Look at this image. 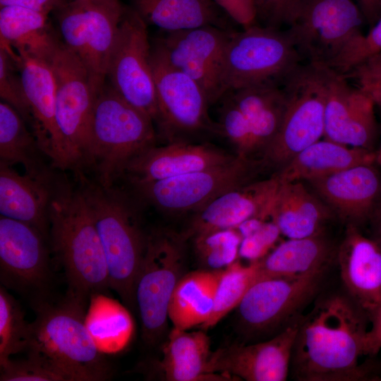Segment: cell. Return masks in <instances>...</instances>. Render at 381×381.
<instances>
[{"label":"cell","instance_id":"12","mask_svg":"<svg viewBox=\"0 0 381 381\" xmlns=\"http://www.w3.org/2000/svg\"><path fill=\"white\" fill-rule=\"evenodd\" d=\"M49 240L27 223L0 217V282L33 309L55 298Z\"/></svg>","mask_w":381,"mask_h":381},{"label":"cell","instance_id":"20","mask_svg":"<svg viewBox=\"0 0 381 381\" xmlns=\"http://www.w3.org/2000/svg\"><path fill=\"white\" fill-rule=\"evenodd\" d=\"M16 64L30 111V126L42 151L51 160L52 167L68 169L56 125V84L49 63L18 55Z\"/></svg>","mask_w":381,"mask_h":381},{"label":"cell","instance_id":"27","mask_svg":"<svg viewBox=\"0 0 381 381\" xmlns=\"http://www.w3.org/2000/svg\"><path fill=\"white\" fill-rule=\"evenodd\" d=\"M338 244L326 232L288 238L258 260L259 279L298 277L331 267L336 262Z\"/></svg>","mask_w":381,"mask_h":381},{"label":"cell","instance_id":"31","mask_svg":"<svg viewBox=\"0 0 381 381\" xmlns=\"http://www.w3.org/2000/svg\"><path fill=\"white\" fill-rule=\"evenodd\" d=\"M84 4L88 51L86 68L94 87L99 91L105 84L109 62L126 6L120 0Z\"/></svg>","mask_w":381,"mask_h":381},{"label":"cell","instance_id":"49","mask_svg":"<svg viewBox=\"0 0 381 381\" xmlns=\"http://www.w3.org/2000/svg\"><path fill=\"white\" fill-rule=\"evenodd\" d=\"M361 11L370 21H374L381 13V0H357Z\"/></svg>","mask_w":381,"mask_h":381},{"label":"cell","instance_id":"14","mask_svg":"<svg viewBox=\"0 0 381 381\" xmlns=\"http://www.w3.org/2000/svg\"><path fill=\"white\" fill-rule=\"evenodd\" d=\"M262 170L258 160L237 156L222 165L132 186L142 200L161 211L195 212L226 190L253 181Z\"/></svg>","mask_w":381,"mask_h":381},{"label":"cell","instance_id":"28","mask_svg":"<svg viewBox=\"0 0 381 381\" xmlns=\"http://www.w3.org/2000/svg\"><path fill=\"white\" fill-rule=\"evenodd\" d=\"M376 152L344 145L327 139L318 140L292 158L273 174L280 183L308 181L361 164H373Z\"/></svg>","mask_w":381,"mask_h":381},{"label":"cell","instance_id":"15","mask_svg":"<svg viewBox=\"0 0 381 381\" xmlns=\"http://www.w3.org/2000/svg\"><path fill=\"white\" fill-rule=\"evenodd\" d=\"M147 25L130 6H126L109 62L107 78L110 85L123 99L155 123L157 104L152 45Z\"/></svg>","mask_w":381,"mask_h":381},{"label":"cell","instance_id":"53","mask_svg":"<svg viewBox=\"0 0 381 381\" xmlns=\"http://www.w3.org/2000/svg\"><path fill=\"white\" fill-rule=\"evenodd\" d=\"M79 1H84V2H95V1H103V0H79Z\"/></svg>","mask_w":381,"mask_h":381},{"label":"cell","instance_id":"38","mask_svg":"<svg viewBox=\"0 0 381 381\" xmlns=\"http://www.w3.org/2000/svg\"><path fill=\"white\" fill-rule=\"evenodd\" d=\"M191 238L195 254L203 269H224L238 260L242 237L236 229L208 231Z\"/></svg>","mask_w":381,"mask_h":381},{"label":"cell","instance_id":"36","mask_svg":"<svg viewBox=\"0 0 381 381\" xmlns=\"http://www.w3.org/2000/svg\"><path fill=\"white\" fill-rule=\"evenodd\" d=\"M260 279L258 261L244 265L236 260L226 267L219 281L214 306L209 319L201 327L213 328L229 312L238 306L249 288Z\"/></svg>","mask_w":381,"mask_h":381},{"label":"cell","instance_id":"48","mask_svg":"<svg viewBox=\"0 0 381 381\" xmlns=\"http://www.w3.org/2000/svg\"><path fill=\"white\" fill-rule=\"evenodd\" d=\"M67 3V0H0V7L17 6L49 14Z\"/></svg>","mask_w":381,"mask_h":381},{"label":"cell","instance_id":"47","mask_svg":"<svg viewBox=\"0 0 381 381\" xmlns=\"http://www.w3.org/2000/svg\"><path fill=\"white\" fill-rule=\"evenodd\" d=\"M345 77L355 78L359 84L381 83V52L356 66Z\"/></svg>","mask_w":381,"mask_h":381},{"label":"cell","instance_id":"13","mask_svg":"<svg viewBox=\"0 0 381 381\" xmlns=\"http://www.w3.org/2000/svg\"><path fill=\"white\" fill-rule=\"evenodd\" d=\"M152 65L157 104V135L167 143L193 142L203 135H218L216 121L208 111L210 104L200 85L171 66L153 45Z\"/></svg>","mask_w":381,"mask_h":381},{"label":"cell","instance_id":"10","mask_svg":"<svg viewBox=\"0 0 381 381\" xmlns=\"http://www.w3.org/2000/svg\"><path fill=\"white\" fill-rule=\"evenodd\" d=\"M301 60L285 31L256 23L231 30L224 57L222 96L250 85L282 83Z\"/></svg>","mask_w":381,"mask_h":381},{"label":"cell","instance_id":"26","mask_svg":"<svg viewBox=\"0 0 381 381\" xmlns=\"http://www.w3.org/2000/svg\"><path fill=\"white\" fill-rule=\"evenodd\" d=\"M334 217L331 209L303 181L280 183L270 213L281 234L288 238L326 232L327 224Z\"/></svg>","mask_w":381,"mask_h":381},{"label":"cell","instance_id":"37","mask_svg":"<svg viewBox=\"0 0 381 381\" xmlns=\"http://www.w3.org/2000/svg\"><path fill=\"white\" fill-rule=\"evenodd\" d=\"M30 322L25 320L19 302L7 289L0 288V365L12 355L24 352L29 339Z\"/></svg>","mask_w":381,"mask_h":381},{"label":"cell","instance_id":"41","mask_svg":"<svg viewBox=\"0 0 381 381\" xmlns=\"http://www.w3.org/2000/svg\"><path fill=\"white\" fill-rule=\"evenodd\" d=\"M16 63L8 52L0 47V97L13 107L30 124L31 115L20 75L14 67Z\"/></svg>","mask_w":381,"mask_h":381},{"label":"cell","instance_id":"46","mask_svg":"<svg viewBox=\"0 0 381 381\" xmlns=\"http://www.w3.org/2000/svg\"><path fill=\"white\" fill-rule=\"evenodd\" d=\"M369 325L364 343V356L375 357L381 350V303L368 316Z\"/></svg>","mask_w":381,"mask_h":381},{"label":"cell","instance_id":"17","mask_svg":"<svg viewBox=\"0 0 381 381\" xmlns=\"http://www.w3.org/2000/svg\"><path fill=\"white\" fill-rule=\"evenodd\" d=\"M300 320L270 339L212 351L207 374L216 380H222L219 374L246 381L286 380Z\"/></svg>","mask_w":381,"mask_h":381},{"label":"cell","instance_id":"50","mask_svg":"<svg viewBox=\"0 0 381 381\" xmlns=\"http://www.w3.org/2000/svg\"><path fill=\"white\" fill-rule=\"evenodd\" d=\"M359 85V87L372 98L375 105L381 108V83H366Z\"/></svg>","mask_w":381,"mask_h":381},{"label":"cell","instance_id":"18","mask_svg":"<svg viewBox=\"0 0 381 381\" xmlns=\"http://www.w3.org/2000/svg\"><path fill=\"white\" fill-rule=\"evenodd\" d=\"M331 70L325 109V139L373 151L377 128L375 102L361 87Z\"/></svg>","mask_w":381,"mask_h":381},{"label":"cell","instance_id":"44","mask_svg":"<svg viewBox=\"0 0 381 381\" xmlns=\"http://www.w3.org/2000/svg\"><path fill=\"white\" fill-rule=\"evenodd\" d=\"M294 0H253L256 21L267 27L278 28Z\"/></svg>","mask_w":381,"mask_h":381},{"label":"cell","instance_id":"33","mask_svg":"<svg viewBox=\"0 0 381 381\" xmlns=\"http://www.w3.org/2000/svg\"><path fill=\"white\" fill-rule=\"evenodd\" d=\"M224 269H201L186 272L181 277L168 308V316L173 327L190 329L207 322L212 313L217 287Z\"/></svg>","mask_w":381,"mask_h":381},{"label":"cell","instance_id":"30","mask_svg":"<svg viewBox=\"0 0 381 381\" xmlns=\"http://www.w3.org/2000/svg\"><path fill=\"white\" fill-rule=\"evenodd\" d=\"M130 6L147 25L162 32L203 26L226 30L231 18L213 0H129Z\"/></svg>","mask_w":381,"mask_h":381},{"label":"cell","instance_id":"21","mask_svg":"<svg viewBox=\"0 0 381 381\" xmlns=\"http://www.w3.org/2000/svg\"><path fill=\"white\" fill-rule=\"evenodd\" d=\"M306 182L346 226L360 227L377 211L381 180L373 164L354 166Z\"/></svg>","mask_w":381,"mask_h":381},{"label":"cell","instance_id":"39","mask_svg":"<svg viewBox=\"0 0 381 381\" xmlns=\"http://www.w3.org/2000/svg\"><path fill=\"white\" fill-rule=\"evenodd\" d=\"M54 13L56 14L63 43L86 67L88 51L84 2L73 0Z\"/></svg>","mask_w":381,"mask_h":381},{"label":"cell","instance_id":"11","mask_svg":"<svg viewBox=\"0 0 381 381\" xmlns=\"http://www.w3.org/2000/svg\"><path fill=\"white\" fill-rule=\"evenodd\" d=\"M56 84V121L68 169L91 167L90 126L99 91L88 70L63 42L49 62Z\"/></svg>","mask_w":381,"mask_h":381},{"label":"cell","instance_id":"32","mask_svg":"<svg viewBox=\"0 0 381 381\" xmlns=\"http://www.w3.org/2000/svg\"><path fill=\"white\" fill-rule=\"evenodd\" d=\"M211 353L205 330L188 332L173 327L163 345L157 369L167 381L212 380L206 373Z\"/></svg>","mask_w":381,"mask_h":381},{"label":"cell","instance_id":"2","mask_svg":"<svg viewBox=\"0 0 381 381\" xmlns=\"http://www.w3.org/2000/svg\"><path fill=\"white\" fill-rule=\"evenodd\" d=\"M89 301L66 292L34 308L25 353L58 381L109 379L111 368L95 345L85 324Z\"/></svg>","mask_w":381,"mask_h":381},{"label":"cell","instance_id":"8","mask_svg":"<svg viewBox=\"0 0 381 381\" xmlns=\"http://www.w3.org/2000/svg\"><path fill=\"white\" fill-rule=\"evenodd\" d=\"M331 267L255 282L236 307L238 325L246 339L255 342L270 339L299 320L325 289Z\"/></svg>","mask_w":381,"mask_h":381},{"label":"cell","instance_id":"51","mask_svg":"<svg viewBox=\"0 0 381 381\" xmlns=\"http://www.w3.org/2000/svg\"><path fill=\"white\" fill-rule=\"evenodd\" d=\"M370 220L373 226V236L371 238H373L381 248V210L380 212L376 211Z\"/></svg>","mask_w":381,"mask_h":381},{"label":"cell","instance_id":"35","mask_svg":"<svg viewBox=\"0 0 381 381\" xmlns=\"http://www.w3.org/2000/svg\"><path fill=\"white\" fill-rule=\"evenodd\" d=\"M85 324L97 349L104 354L125 349L134 331L133 320L126 307L102 293L90 296Z\"/></svg>","mask_w":381,"mask_h":381},{"label":"cell","instance_id":"43","mask_svg":"<svg viewBox=\"0 0 381 381\" xmlns=\"http://www.w3.org/2000/svg\"><path fill=\"white\" fill-rule=\"evenodd\" d=\"M1 366V381H58L51 372L30 358H9Z\"/></svg>","mask_w":381,"mask_h":381},{"label":"cell","instance_id":"24","mask_svg":"<svg viewBox=\"0 0 381 381\" xmlns=\"http://www.w3.org/2000/svg\"><path fill=\"white\" fill-rule=\"evenodd\" d=\"M222 97L248 133L253 158L259 160L279 132L285 114L287 96L282 83L250 85L228 91Z\"/></svg>","mask_w":381,"mask_h":381},{"label":"cell","instance_id":"6","mask_svg":"<svg viewBox=\"0 0 381 381\" xmlns=\"http://www.w3.org/2000/svg\"><path fill=\"white\" fill-rule=\"evenodd\" d=\"M183 231L155 229L147 234V246L135 290L142 338L149 347L164 339L173 291L186 273L187 242Z\"/></svg>","mask_w":381,"mask_h":381},{"label":"cell","instance_id":"5","mask_svg":"<svg viewBox=\"0 0 381 381\" xmlns=\"http://www.w3.org/2000/svg\"><path fill=\"white\" fill-rule=\"evenodd\" d=\"M157 138L152 119L105 83L97 95L90 126L91 167L98 183L112 187L133 159L156 145Z\"/></svg>","mask_w":381,"mask_h":381},{"label":"cell","instance_id":"3","mask_svg":"<svg viewBox=\"0 0 381 381\" xmlns=\"http://www.w3.org/2000/svg\"><path fill=\"white\" fill-rule=\"evenodd\" d=\"M52 253L64 270L67 291L89 301L110 289L106 259L95 222L82 190L55 184L49 210Z\"/></svg>","mask_w":381,"mask_h":381},{"label":"cell","instance_id":"4","mask_svg":"<svg viewBox=\"0 0 381 381\" xmlns=\"http://www.w3.org/2000/svg\"><path fill=\"white\" fill-rule=\"evenodd\" d=\"M82 191L91 210L102 245L110 289L131 309L136 308V280L145 255L147 234L132 199L112 187L85 181Z\"/></svg>","mask_w":381,"mask_h":381},{"label":"cell","instance_id":"52","mask_svg":"<svg viewBox=\"0 0 381 381\" xmlns=\"http://www.w3.org/2000/svg\"><path fill=\"white\" fill-rule=\"evenodd\" d=\"M380 164H381V144L378 149V151L376 152V159Z\"/></svg>","mask_w":381,"mask_h":381},{"label":"cell","instance_id":"19","mask_svg":"<svg viewBox=\"0 0 381 381\" xmlns=\"http://www.w3.org/2000/svg\"><path fill=\"white\" fill-rule=\"evenodd\" d=\"M280 182L270 178L251 181L218 195L194 212L183 231L188 238L208 231L236 229L252 218L268 219Z\"/></svg>","mask_w":381,"mask_h":381},{"label":"cell","instance_id":"42","mask_svg":"<svg viewBox=\"0 0 381 381\" xmlns=\"http://www.w3.org/2000/svg\"><path fill=\"white\" fill-rule=\"evenodd\" d=\"M280 234L278 226L271 218L263 219L253 231L242 238L239 256L249 262L261 259L270 252Z\"/></svg>","mask_w":381,"mask_h":381},{"label":"cell","instance_id":"34","mask_svg":"<svg viewBox=\"0 0 381 381\" xmlns=\"http://www.w3.org/2000/svg\"><path fill=\"white\" fill-rule=\"evenodd\" d=\"M38 142L20 114L8 103L0 102V162L21 164L25 173L37 179L53 180Z\"/></svg>","mask_w":381,"mask_h":381},{"label":"cell","instance_id":"23","mask_svg":"<svg viewBox=\"0 0 381 381\" xmlns=\"http://www.w3.org/2000/svg\"><path fill=\"white\" fill-rule=\"evenodd\" d=\"M237 156L207 143H169L155 145L136 157L124 175L131 184L157 181L222 165Z\"/></svg>","mask_w":381,"mask_h":381},{"label":"cell","instance_id":"9","mask_svg":"<svg viewBox=\"0 0 381 381\" xmlns=\"http://www.w3.org/2000/svg\"><path fill=\"white\" fill-rule=\"evenodd\" d=\"M361 9L353 0H294L283 20L301 59L328 68L362 34Z\"/></svg>","mask_w":381,"mask_h":381},{"label":"cell","instance_id":"7","mask_svg":"<svg viewBox=\"0 0 381 381\" xmlns=\"http://www.w3.org/2000/svg\"><path fill=\"white\" fill-rule=\"evenodd\" d=\"M331 69L301 64L283 81L287 106L276 137L259 159L277 172L324 135L325 109Z\"/></svg>","mask_w":381,"mask_h":381},{"label":"cell","instance_id":"16","mask_svg":"<svg viewBox=\"0 0 381 381\" xmlns=\"http://www.w3.org/2000/svg\"><path fill=\"white\" fill-rule=\"evenodd\" d=\"M231 30L203 26L162 32L152 45L171 66L200 85L212 105L222 96L224 57Z\"/></svg>","mask_w":381,"mask_h":381},{"label":"cell","instance_id":"45","mask_svg":"<svg viewBox=\"0 0 381 381\" xmlns=\"http://www.w3.org/2000/svg\"><path fill=\"white\" fill-rule=\"evenodd\" d=\"M236 23L243 28L256 23L253 0H213Z\"/></svg>","mask_w":381,"mask_h":381},{"label":"cell","instance_id":"40","mask_svg":"<svg viewBox=\"0 0 381 381\" xmlns=\"http://www.w3.org/2000/svg\"><path fill=\"white\" fill-rule=\"evenodd\" d=\"M381 52V18L366 34L363 33L349 42L329 68L346 75L361 64Z\"/></svg>","mask_w":381,"mask_h":381},{"label":"cell","instance_id":"1","mask_svg":"<svg viewBox=\"0 0 381 381\" xmlns=\"http://www.w3.org/2000/svg\"><path fill=\"white\" fill-rule=\"evenodd\" d=\"M369 319L342 289H324L301 317L290 374L299 381L379 380L381 361L364 356Z\"/></svg>","mask_w":381,"mask_h":381},{"label":"cell","instance_id":"29","mask_svg":"<svg viewBox=\"0 0 381 381\" xmlns=\"http://www.w3.org/2000/svg\"><path fill=\"white\" fill-rule=\"evenodd\" d=\"M49 14L17 6L0 9V47L49 62L60 41L51 31Z\"/></svg>","mask_w":381,"mask_h":381},{"label":"cell","instance_id":"25","mask_svg":"<svg viewBox=\"0 0 381 381\" xmlns=\"http://www.w3.org/2000/svg\"><path fill=\"white\" fill-rule=\"evenodd\" d=\"M54 180L21 175L0 162V214L30 224L49 240V210Z\"/></svg>","mask_w":381,"mask_h":381},{"label":"cell","instance_id":"22","mask_svg":"<svg viewBox=\"0 0 381 381\" xmlns=\"http://www.w3.org/2000/svg\"><path fill=\"white\" fill-rule=\"evenodd\" d=\"M336 262L341 288L365 314L381 303V248L360 227L346 225Z\"/></svg>","mask_w":381,"mask_h":381}]
</instances>
